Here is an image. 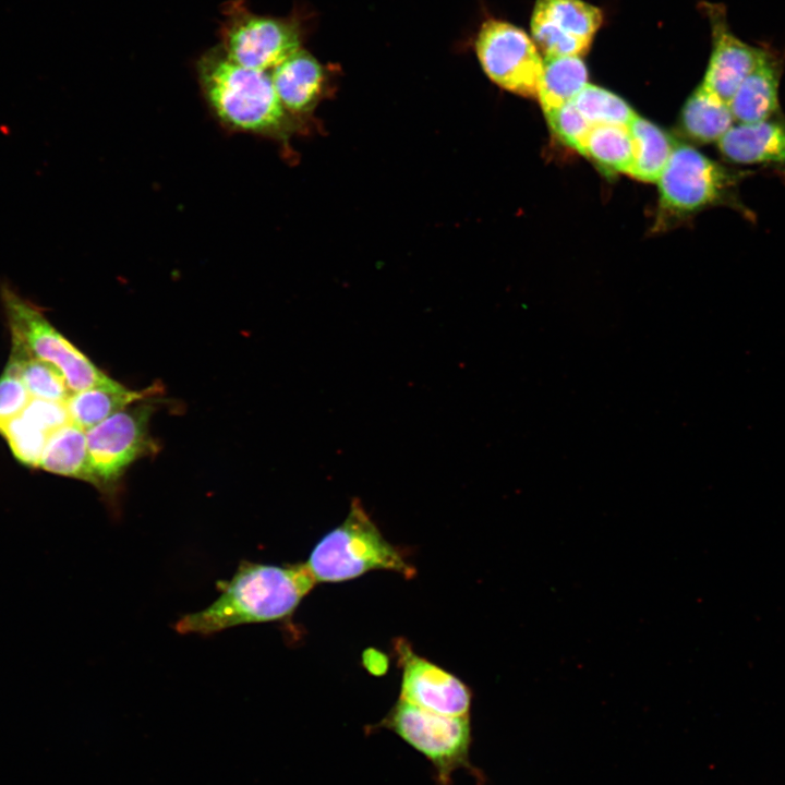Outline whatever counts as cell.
I'll return each mask as SVG.
<instances>
[{
  "label": "cell",
  "mask_w": 785,
  "mask_h": 785,
  "mask_svg": "<svg viewBox=\"0 0 785 785\" xmlns=\"http://www.w3.org/2000/svg\"><path fill=\"white\" fill-rule=\"evenodd\" d=\"M316 581L306 564L268 565L242 560L208 607L184 615L174 629L182 635H214L246 624L289 618Z\"/></svg>",
  "instance_id": "cell-1"
},
{
  "label": "cell",
  "mask_w": 785,
  "mask_h": 785,
  "mask_svg": "<svg viewBox=\"0 0 785 785\" xmlns=\"http://www.w3.org/2000/svg\"><path fill=\"white\" fill-rule=\"evenodd\" d=\"M197 74L210 111L225 128L263 136L286 135L288 112L277 96L269 71L243 67L218 47L201 57Z\"/></svg>",
  "instance_id": "cell-2"
},
{
  "label": "cell",
  "mask_w": 785,
  "mask_h": 785,
  "mask_svg": "<svg viewBox=\"0 0 785 785\" xmlns=\"http://www.w3.org/2000/svg\"><path fill=\"white\" fill-rule=\"evenodd\" d=\"M305 564L316 583L347 581L372 570L395 571L406 578L415 575L357 498L345 521L319 540Z\"/></svg>",
  "instance_id": "cell-3"
},
{
  "label": "cell",
  "mask_w": 785,
  "mask_h": 785,
  "mask_svg": "<svg viewBox=\"0 0 785 785\" xmlns=\"http://www.w3.org/2000/svg\"><path fill=\"white\" fill-rule=\"evenodd\" d=\"M386 729L430 761L437 785H451L452 774L461 769L476 778L480 772L470 761L472 727L470 716L434 713L398 699L388 713L367 733Z\"/></svg>",
  "instance_id": "cell-4"
},
{
  "label": "cell",
  "mask_w": 785,
  "mask_h": 785,
  "mask_svg": "<svg viewBox=\"0 0 785 785\" xmlns=\"http://www.w3.org/2000/svg\"><path fill=\"white\" fill-rule=\"evenodd\" d=\"M0 297L13 340L11 355L51 363L62 373L73 392L112 379L64 338L36 304L23 298L9 283H1Z\"/></svg>",
  "instance_id": "cell-5"
},
{
  "label": "cell",
  "mask_w": 785,
  "mask_h": 785,
  "mask_svg": "<svg viewBox=\"0 0 785 785\" xmlns=\"http://www.w3.org/2000/svg\"><path fill=\"white\" fill-rule=\"evenodd\" d=\"M745 176L710 159L692 146L676 143L657 182L664 208L691 213L734 201L735 189Z\"/></svg>",
  "instance_id": "cell-6"
},
{
  "label": "cell",
  "mask_w": 785,
  "mask_h": 785,
  "mask_svg": "<svg viewBox=\"0 0 785 785\" xmlns=\"http://www.w3.org/2000/svg\"><path fill=\"white\" fill-rule=\"evenodd\" d=\"M147 400L131 404L86 431L89 463L97 486L114 484L134 461L156 452L148 430L156 408Z\"/></svg>",
  "instance_id": "cell-7"
},
{
  "label": "cell",
  "mask_w": 785,
  "mask_h": 785,
  "mask_svg": "<svg viewBox=\"0 0 785 785\" xmlns=\"http://www.w3.org/2000/svg\"><path fill=\"white\" fill-rule=\"evenodd\" d=\"M475 51L482 69L495 84L520 96L536 97L543 59L523 29L488 19L481 25Z\"/></svg>",
  "instance_id": "cell-8"
},
{
  "label": "cell",
  "mask_w": 785,
  "mask_h": 785,
  "mask_svg": "<svg viewBox=\"0 0 785 785\" xmlns=\"http://www.w3.org/2000/svg\"><path fill=\"white\" fill-rule=\"evenodd\" d=\"M220 38V48L230 60L262 71H270L300 49L295 23L257 15L237 2L228 8Z\"/></svg>",
  "instance_id": "cell-9"
},
{
  "label": "cell",
  "mask_w": 785,
  "mask_h": 785,
  "mask_svg": "<svg viewBox=\"0 0 785 785\" xmlns=\"http://www.w3.org/2000/svg\"><path fill=\"white\" fill-rule=\"evenodd\" d=\"M602 22V11L583 0H536L532 39L544 57H583Z\"/></svg>",
  "instance_id": "cell-10"
},
{
  "label": "cell",
  "mask_w": 785,
  "mask_h": 785,
  "mask_svg": "<svg viewBox=\"0 0 785 785\" xmlns=\"http://www.w3.org/2000/svg\"><path fill=\"white\" fill-rule=\"evenodd\" d=\"M401 666L399 699L449 716H470L471 689L458 677L418 655L402 640L396 644Z\"/></svg>",
  "instance_id": "cell-11"
},
{
  "label": "cell",
  "mask_w": 785,
  "mask_h": 785,
  "mask_svg": "<svg viewBox=\"0 0 785 785\" xmlns=\"http://www.w3.org/2000/svg\"><path fill=\"white\" fill-rule=\"evenodd\" d=\"M702 9L711 27L712 50L701 83L729 104L753 68L760 47L744 41L733 33L723 4L704 2Z\"/></svg>",
  "instance_id": "cell-12"
},
{
  "label": "cell",
  "mask_w": 785,
  "mask_h": 785,
  "mask_svg": "<svg viewBox=\"0 0 785 785\" xmlns=\"http://www.w3.org/2000/svg\"><path fill=\"white\" fill-rule=\"evenodd\" d=\"M757 61L729 101L736 123H753L778 113L785 50L760 45Z\"/></svg>",
  "instance_id": "cell-13"
},
{
  "label": "cell",
  "mask_w": 785,
  "mask_h": 785,
  "mask_svg": "<svg viewBox=\"0 0 785 785\" xmlns=\"http://www.w3.org/2000/svg\"><path fill=\"white\" fill-rule=\"evenodd\" d=\"M722 156L740 166H785V119L735 123L717 142Z\"/></svg>",
  "instance_id": "cell-14"
},
{
  "label": "cell",
  "mask_w": 785,
  "mask_h": 785,
  "mask_svg": "<svg viewBox=\"0 0 785 785\" xmlns=\"http://www.w3.org/2000/svg\"><path fill=\"white\" fill-rule=\"evenodd\" d=\"M277 96L288 113L311 111L321 96L324 71L306 50L298 49L269 71Z\"/></svg>",
  "instance_id": "cell-15"
},
{
  "label": "cell",
  "mask_w": 785,
  "mask_h": 785,
  "mask_svg": "<svg viewBox=\"0 0 785 785\" xmlns=\"http://www.w3.org/2000/svg\"><path fill=\"white\" fill-rule=\"evenodd\" d=\"M156 392H158L156 386L131 390L110 379L105 384L71 394L65 404L71 422L87 431L116 412Z\"/></svg>",
  "instance_id": "cell-16"
},
{
  "label": "cell",
  "mask_w": 785,
  "mask_h": 785,
  "mask_svg": "<svg viewBox=\"0 0 785 785\" xmlns=\"http://www.w3.org/2000/svg\"><path fill=\"white\" fill-rule=\"evenodd\" d=\"M735 123L729 104L702 83L689 96L681 110L684 131L699 143H717Z\"/></svg>",
  "instance_id": "cell-17"
},
{
  "label": "cell",
  "mask_w": 785,
  "mask_h": 785,
  "mask_svg": "<svg viewBox=\"0 0 785 785\" xmlns=\"http://www.w3.org/2000/svg\"><path fill=\"white\" fill-rule=\"evenodd\" d=\"M39 467L96 485L89 463L86 431L72 422L49 435Z\"/></svg>",
  "instance_id": "cell-18"
},
{
  "label": "cell",
  "mask_w": 785,
  "mask_h": 785,
  "mask_svg": "<svg viewBox=\"0 0 785 785\" xmlns=\"http://www.w3.org/2000/svg\"><path fill=\"white\" fill-rule=\"evenodd\" d=\"M587 80L582 57H544L536 97L545 114L576 97L588 84Z\"/></svg>",
  "instance_id": "cell-19"
},
{
  "label": "cell",
  "mask_w": 785,
  "mask_h": 785,
  "mask_svg": "<svg viewBox=\"0 0 785 785\" xmlns=\"http://www.w3.org/2000/svg\"><path fill=\"white\" fill-rule=\"evenodd\" d=\"M628 129L633 143V164L629 174L641 181H657L676 143L662 129L637 114Z\"/></svg>",
  "instance_id": "cell-20"
},
{
  "label": "cell",
  "mask_w": 785,
  "mask_h": 785,
  "mask_svg": "<svg viewBox=\"0 0 785 785\" xmlns=\"http://www.w3.org/2000/svg\"><path fill=\"white\" fill-rule=\"evenodd\" d=\"M583 155L607 172L628 173L633 164V143L627 125H592L583 145Z\"/></svg>",
  "instance_id": "cell-21"
},
{
  "label": "cell",
  "mask_w": 785,
  "mask_h": 785,
  "mask_svg": "<svg viewBox=\"0 0 785 785\" xmlns=\"http://www.w3.org/2000/svg\"><path fill=\"white\" fill-rule=\"evenodd\" d=\"M7 369L22 379L33 398L65 402L71 395L64 376L49 362L11 355Z\"/></svg>",
  "instance_id": "cell-22"
},
{
  "label": "cell",
  "mask_w": 785,
  "mask_h": 785,
  "mask_svg": "<svg viewBox=\"0 0 785 785\" xmlns=\"http://www.w3.org/2000/svg\"><path fill=\"white\" fill-rule=\"evenodd\" d=\"M570 101L591 125L628 126L636 116L631 107L619 96L591 84H587Z\"/></svg>",
  "instance_id": "cell-23"
},
{
  "label": "cell",
  "mask_w": 785,
  "mask_h": 785,
  "mask_svg": "<svg viewBox=\"0 0 785 785\" xmlns=\"http://www.w3.org/2000/svg\"><path fill=\"white\" fill-rule=\"evenodd\" d=\"M15 458L29 467H39L49 434L22 414L11 420L0 432Z\"/></svg>",
  "instance_id": "cell-24"
},
{
  "label": "cell",
  "mask_w": 785,
  "mask_h": 785,
  "mask_svg": "<svg viewBox=\"0 0 785 785\" xmlns=\"http://www.w3.org/2000/svg\"><path fill=\"white\" fill-rule=\"evenodd\" d=\"M550 126L566 145L582 154L591 124L571 101L546 113Z\"/></svg>",
  "instance_id": "cell-25"
},
{
  "label": "cell",
  "mask_w": 785,
  "mask_h": 785,
  "mask_svg": "<svg viewBox=\"0 0 785 785\" xmlns=\"http://www.w3.org/2000/svg\"><path fill=\"white\" fill-rule=\"evenodd\" d=\"M32 398L22 379L5 369L0 378V432L11 420L23 413Z\"/></svg>",
  "instance_id": "cell-26"
},
{
  "label": "cell",
  "mask_w": 785,
  "mask_h": 785,
  "mask_svg": "<svg viewBox=\"0 0 785 785\" xmlns=\"http://www.w3.org/2000/svg\"><path fill=\"white\" fill-rule=\"evenodd\" d=\"M22 415L49 435L71 423L65 402L38 398H32Z\"/></svg>",
  "instance_id": "cell-27"
}]
</instances>
